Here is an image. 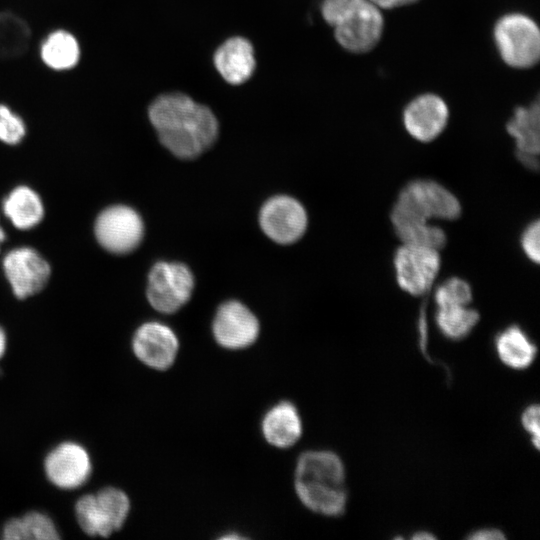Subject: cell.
<instances>
[{
    "label": "cell",
    "mask_w": 540,
    "mask_h": 540,
    "mask_svg": "<svg viewBox=\"0 0 540 540\" xmlns=\"http://www.w3.org/2000/svg\"><path fill=\"white\" fill-rule=\"evenodd\" d=\"M148 116L162 145L181 159L198 157L218 136L219 125L212 110L180 92L156 97Z\"/></svg>",
    "instance_id": "cell-1"
},
{
    "label": "cell",
    "mask_w": 540,
    "mask_h": 540,
    "mask_svg": "<svg viewBox=\"0 0 540 540\" xmlns=\"http://www.w3.org/2000/svg\"><path fill=\"white\" fill-rule=\"evenodd\" d=\"M294 488L301 503L317 514L338 517L346 510L345 467L332 451L302 453L295 466Z\"/></svg>",
    "instance_id": "cell-2"
},
{
    "label": "cell",
    "mask_w": 540,
    "mask_h": 540,
    "mask_svg": "<svg viewBox=\"0 0 540 540\" xmlns=\"http://www.w3.org/2000/svg\"><path fill=\"white\" fill-rule=\"evenodd\" d=\"M320 12L344 50L364 54L379 44L384 17L369 0H323Z\"/></svg>",
    "instance_id": "cell-3"
},
{
    "label": "cell",
    "mask_w": 540,
    "mask_h": 540,
    "mask_svg": "<svg viewBox=\"0 0 540 540\" xmlns=\"http://www.w3.org/2000/svg\"><path fill=\"white\" fill-rule=\"evenodd\" d=\"M461 214L457 197L433 180H413L400 191L391 211L393 228L429 223L433 219L455 220Z\"/></svg>",
    "instance_id": "cell-4"
},
{
    "label": "cell",
    "mask_w": 540,
    "mask_h": 540,
    "mask_svg": "<svg viewBox=\"0 0 540 540\" xmlns=\"http://www.w3.org/2000/svg\"><path fill=\"white\" fill-rule=\"evenodd\" d=\"M493 37L502 61L515 69H528L540 59V30L528 15L512 12L494 25Z\"/></svg>",
    "instance_id": "cell-5"
},
{
    "label": "cell",
    "mask_w": 540,
    "mask_h": 540,
    "mask_svg": "<svg viewBox=\"0 0 540 540\" xmlns=\"http://www.w3.org/2000/svg\"><path fill=\"white\" fill-rule=\"evenodd\" d=\"M129 511L128 496L115 487L83 495L75 505L78 524L90 536H110L123 526Z\"/></svg>",
    "instance_id": "cell-6"
},
{
    "label": "cell",
    "mask_w": 540,
    "mask_h": 540,
    "mask_svg": "<svg viewBox=\"0 0 540 540\" xmlns=\"http://www.w3.org/2000/svg\"><path fill=\"white\" fill-rule=\"evenodd\" d=\"M193 287L194 277L186 265L161 261L149 272L146 295L155 310L171 314L188 302Z\"/></svg>",
    "instance_id": "cell-7"
},
{
    "label": "cell",
    "mask_w": 540,
    "mask_h": 540,
    "mask_svg": "<svg viewBox=\"0 0 540 540\" xmlns=\"http://www.w3.org/2000/svg\"><path fill=\"white\" fill-rule=\"evenodd\" d=\"M144 225L140 215L126 205H112L102 210L94 224L99 245L113 254L132 252L141 242Z\"/></svg>",
    "instance_id": "cell-8"
},
{
    "label": "cell",
    "mask_w": 540,
    "mask_h": 540,
    "mask_svg": "<svg viewBox=\"0 0 540 540\" xmlns=\"http://www.w3.org/2000/svg\"><path fill=\"white\" fill-rule=\"evenodd\" d=\"M394 270L399 287L412 296L427 293L441 267L439 250L402 244L395 252Z\"/></svg>",
    "instance_id": "cell-9"
},
{
    "label": "cell",
    "mask_w": 540,
    "mask_h": 540,
    "mask_svg": "<svg viewBox=\"0 0 540 540\" xmlns=\"http://www.w3.org/2000/svg\"><path fill=\"white\" fill-rule=\"evenodd\" d=\"M5 277L19 299L40 292L48 283L51 268L46 259L35 249L16 247L6 253L2 261Z\"/></svg>",
    "instance_id": "cell-10"
},
{
    "label": "cell",
    "mask_w": 540,
    "mask_h": 540,
    "mask_svg": "<svg viewBox=\"0 0 540 540\" xmlns=\"http://www.w3.org/2000/svg\"><path fill=\"white\" fill-rule=\"evenodd\" d=\"M259 223L263 232L274 242L291 244L306 231L308 218L299 201L280 195L270 198L262 206Z\"/></svg>",
    "instance_id": "cell-11"
},
{
    "label": "cell",
    "mask_w": 540,
    "mask_h": 540,
    "mask_svg": "<svg viewBox=\"0 0 540 540\" xmlns=\"http://www.w3.org/2000/svg\"><path fill=\"white\" fill-rule=\"evenodd\" d=\"M213 336L223 348L239 350L251 346L260 332L259 321L252 311L239 301H227L217 310Z\"/></svg>",
    "instance_id": "cell-12"
},
{
    "label": "cell",
    "mask_w": 540,
    "mask_h": 540,
    "mask_svg": "<svg viewBox=\"0 0 540 540\" xmlns=\"http://www.w3.org/2000/svg\"><path fill=\"white\" fill-rule=\"evenodd\" d=\"M135 356L146 366L155 370L170 368L178 354L179 341L167 325L151 321L138 327L132 338Z\"/></svg>",
    "instance_id": "cell-13"
},
{
    "label": "cell",
    "mask_w": 540,
    "mask_h": 540,
    "mask_svg": "<svg viewBox=\"0 0 540 540\" xmlns=\"http://www.w3.org/2000/svg\"><path fill=\"white\" fill-rule=\"evenodd\" d=\"M449 109L442 97L423 93L413 98L404 108L403 124L415 140L428 143L445 130Z\"/></svg>",
    "instance_id": "cell-14"
},
{
    "label": "cell",
    "mask_w": 540,
    "mask_h": 540,
    "mask_svg": "<svg viewBox=\"0 0 540 540\" xmlns=\"http://www.w3.org/2000/svg\"><path fill=\"white\" fill-rule=\"evenodd\" d=\"M44 469L49 481L61 489H75L83 485L92 471L86 449L75 442H63L46 456Z\"/></svg>",
    "instance_id": "cell-15"
},
{
    "label": "cell",
    "mask_w": 540,
    "mask_h": 540,
    "mask_svg": "<svg viewBox=\"0 0 540 540\" xmlns=\"http://www.w3.org/2000/svg\"><path fill=\"white\" fill-rule=\"evenodd\" d=\"M508 134L515 141L516 157L527 168L538 169L540 151L539 98L527 106H518L506 124Z\"/></svg>",
    "instance_id": "cell-16"
},
{
    "label": "cell",
    "mask_w": 540,
    "mask_h": 540,
    "mask_svg": "<svg viewBox=\"0 0 540 540\" xmlns=\"http://www.w3.org/2000/svg\"><path fill=\"white\" fill-rule=\"evenodd\" d=\"M213 62L216 70L227 83L243 84L255 70L253 45L244 37H230L215 50Z\"/></svg>",
    "instance_id": "cell-17"
},
{
    "label": "cell",
    "mask_w": 540,
    "mask_h": 540,
    "mask_svg": "<svg viewBox=\"0 0 540 540\" xmlns=\"http://www.w3.org/2000/svg\"><path fill=\"white\" fill-rule=\"evenodd\" d=\"M261 431L274 447L293 446L302 435V420L296 406L289 401L273 405L262 418Z\"/></svg>",
    "instance_id": "cell-18"
},
{
    "label": "cell",
    "mask_w": 540,
    "mask_h": 540,
    "mask_svg": "<svg viewBox=\"0 0 540 540\" xmlns=\"http://www.w3.org/2000/svg\"><path fill=\"white\" fill-rule=\"evenodd\" d=\"M3 214L20 230L36 227L44 217V205L32 188L17 186L9 192L2 203Z\"/></svg>",
    "instance_id": "cell-19"
},
{
    "label": "cell",
    "mask_w": 540,
    "mask_h": 540,
    "mask_svg": "<svg viewBox=\"0 0 540 540\" xmlns=\"http://www.w3.org/2000/svg\"><path fill=\"white\" fill-rule=\"evenodd\" d=\"M494 344L500 361L514 370L528 368L537 355L536 345L518 325H510L500 331Z\"/></svg>",
    "instance_id": "cell-20"
},
{
    "label": "cell",
    "mask_w": 540,
    "mask_h": 540,
    "mask_svg": "<svg viewBox=\"0 0 540 540\" xmlns=\"http://www.w3.org/2000/svg\"><path fill=\"white\" fill-rule=\"evenodd\" d=\"M43 63L57 71L75 67L80 58V46L76 37L66 30H55L48 34L40 46Z\"/></svg>",
    "instance_id": "cell-21"
},
{
    "label": "cell",
    "mask_w": 540,
    "mask_h": 540,
    "mask_svg": "<svg viewBox=\"0 0 540 540\" xmlns=\"http://www.w3.org/2000/svg\"><path fill=\"white\" fill-rule=\"evenodd\" d=\"M6 540H55L58 530L52 519L44 513L31 511L23 517L8 520L2 530Z\"/></svg>",
    "instance_id": "cell-22"
},
{
    "label": "cell",
    "mask_w": 540,
    "mask_h": 540,
    "mask_svg": "<svg viewBox=\"0 0 540 540\" xmlns=\"http://www.w3.org/2000/svg\"><path fill=\"white\" fill-rule=\"evenodd\" d=\"M479 313L468 305L437 307L435 321L441 334L450 340L467 337L479 321Z\"/></svg>",
    "instance_id": "cell-23"
},
{
    "label": "cell",
    "mask_w": 540,
    "mask_h": 540,
    "mask_svg": "<svg viewBox=\"0 0 540 540\" xmlns=\"http://www.w3.org/2000/svg\"><path fill=\"white\" fill-rule=\"evenodd\" d=\"M31 32L28 24L12 12H0V59H13L28 48Z\"/></svg>",
    "instance_id": "cell-24"
},
{
    "label": "cell",
    "mask_w": 540,
    "mask_h": 540,
    "mask_svg": "<svg viewBox=\"0 0 540 540\" xmlns=\"http://www.w3.org/2000/svg\"><path fill=\"white\" fill-rule=\"evenodd\" d=\"M395 233L402 244L442 249L446 244V234L440 227L429 223L398 226Z\"/></svg>",
    "instance_id": "cell-25"
},
{
    "label": "cell",
    "mask_w": 540,
    "mask_h": 540,
    "mask_svg": "<svg viewBox=\"0 0 540 540\" xmlns=\"http://www.w3.org/2000/svg\"><path fill=\"white\" fill-rule=\"evenodd\" d=\"M472 300L470 284L462 278L451 277L439 284L434 292L437 307L469 305Z\"/></svg>",
    "instance_id": "cell-26"
},
{
    "label": "cell",
    "mask_w": 540,
    "mask_h": 540,
    "mask_svg": "<svg viewBox=\"0 0 540 540\" xmlns=\"http://www.w3.org/2000/svg\"><path fill=\"white\" fill-rule=\"evenodd\" d=\"M26 134L23 119L8 106L0 104V141L15 145L22 141Z\"/></svg>",
    "instance_id": "cell-27"
},
{
    "label": "cell",
    "mask_w": 540,
    "mask_h": 540,
    "mask_svg": "<svg viewBox=\"0 0 540 540\" xmlns=\"http://www.w3.org/2000/svg\"><path fill=\"white\" fill-rule=\"evenodd\" d=\"M520 245L526 257L538 264L540 260L539 220L532 221L524 228L520 237Z\"/></svg>",
    "instance_id": "cell-28"
},
{
    "label": "cell",
    "mask_w": 540,
    "mask_h": 540,
    "mask_svg": "<svg viewBox=\"0 0 540 540\" xmlns=\"http://www.w3.org/2000/svg\"><path fill=\"white\" fill-rule=\"evenodd\" d=\"M539 414V405L532 404L526 407L521 415L522 426L530 434L531 442L536 449H539L540 442Z\"/></svg>",
    "instance_id": "cell-29"
},
{
    "label": "cell",
    "mask_w": 540,
    "mask_h": 540,
    "mask_svg": "<svg viewBox=\"0 0 540 540\" xmlns=\"http://www.w3.org/2000/svg\"><path fill=\"white\" fill-rule=\"evenodd\" d=\"M471 540H502L505 535L501 530L495 528H483L472 532L467 536Z\"/></svg>",
    "instance_id": "cell-30"
},
{
    "label": "cell",
    "mask_w": 540,
    "mask_h": 540,
    "mask_svg": "<svg viewBox=\"0 0 540 540\" xmlns=\"http://www.w3.org/2000/svg\"><path fill=\"white\" fill-rule=\"evenodd\" d=\"M381 10H391L414 4L419 0H369Z\"/></svg>",
    "instance_id": "cell-31"
},
{
    "label": "cell",
    "mask_w": 540,
    "mask_h": 540,
    "mask_svg": "<svg viewBox=\"0 0 540 540\" xmlns=\"http://www.w3.org/2000/svg\"><path fill=\"white\" fill-rule=\"evenodd\" d=\"M6 350V335L2 327L0 326V358L3 356Z\"/></svg>",
    "instance_id": "cell-32"
},
{
    "label": "cell",
    "mask_w": 540,
    "mask_h": 540,
    "mask_svg": "<svg viewBox=\"0 0 540 540\" xmlns=\"http://www.w3.org/2000/svg\"><path fill=\"white\" fill-rule=\"evenodd\" d=\"M435 538V535L429 533V532H426V531H419V532H416L415 535L413 536V539H416V540H421V539H434Z\"/></svg>",
    "instance_id": "cell-33"
},
{
    "label": "cell",
    "mask_w": 540,
    "mask_h": 540,
    "mask_svg": "<svg viewBox=\"0 0 540 540\" xmlns=\"http://www.w3.org/2000/svg\"><path fill=\"white\" fill-rule=\"evenodd\" d=\"M5 240H6V234H5V231L3 230V228L0 225V250H1L2 244L4 243Z\"/></svg>",
    "instance_id": "cell-34"
}]
</instances>
